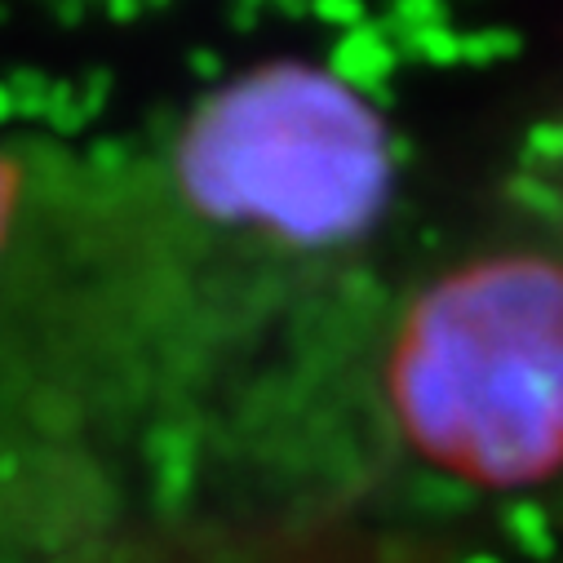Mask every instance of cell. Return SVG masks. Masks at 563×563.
I'll list each match as a JSON object with an SVG mask.
<instances>
[{"label":"cell","instance_id":"1","mask_svg":"<svg viewBox=\"0 0 563 563\" xmlns=\"http://www.w3.org/2000/svg\"><path fill=\"white\" fill-rule=\"evenodd\" d=\"M382 399L395 440L475 493L563 475V253L497 249L427 279L399 311Z\"/></svg>","mask_w":563,"mask_h":563},{"label":"cell","instance_id":"2","mask_svg":"<svg viewBox=\"0 0 563 563\" xmlns=\"http://www.w3.org/2000/svg\"><path fill=\"white\" fill-rule=\"evenodd\" d=\"M174 183L213 227L289 253H342L386 222L399 143L373 89L333 63L266 58L191 107Z\"/></svg>","mask_w":563,"mask_h":563},{"label":"cell","instance_id":"3","mask_svg":"<svg viewBox=\"0 0 563 563\" xmlns=\"http://www.w3.org/2000/svg\"><path fill=\"white\" fill-rule=\"evenodd\" d=\"M14 205H19V174H14L10 156H0V240H5V231H10Z\"/></svg>","mask_w":563,"mask_h":563}]
</instances>
